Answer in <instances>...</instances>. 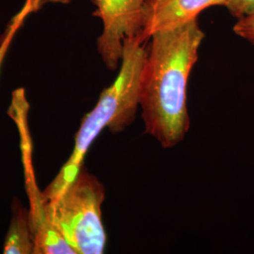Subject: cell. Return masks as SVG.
<instances>
[{
  "label": "cell",
  "instance_id": "cell-1",
  "mask_svg": "<svg viewBox=\"0 0 254 254\" xmlns=\"http://www.w3.org/2000/svg\"><path fill=\"white\" fill-rule=\"evenodd\" d=\"M150 39L139 84V109L146 134L169 149L182 142L190 128L188 84L204 33L194 19Z\"/></svg>",
  "mask_w": 254,
  "mask_h": 254
},
{
  "label": "cell",
  "instance_id": "cell-2",
  "mask_svg": "<svg viewBox=\"0 0 254 254\" xmlns=\"http://www.w3.org/2000/svg\"><path fill=\"white\" fill-rule=\"evenodd\" d=\"M148 50L139 35L127 38L121 68L114 82L102 91L95 107L82 119L73 152L44 191L46 200L59 197L81 170L85 156L103 130L118 133L129 127L139 109V84Z\"/></svg>",
  "mask_w": 254,
  "mask_h": 254
},
{
  "label": "cell",
  "instance_id": "cell-3",
  "mask_svg": "<svg viewBox=\"0 0 254 254\" xmlns=\"http://www.w3.org/2000/svg\"><path fill=\"white\" fill-rule=\"evenodd\" d=\"M105 197L103 184L83 166L66 190L48 201L51 222L75 254L105 252L107 234L102 220Z\"/></svg>",
  "mask_w": 254,
  "mask_h": 254
},
{
  "label": "cell",
  "instance_id": "cell-4",
  "mask_svg": "<svg viewBox=\"0 0 254 254\" xmlns=\"http://www.w3.org/2000/svg\"><path fill=\"white\" fill-rule=\"evenodd\" d=\"M29 104L23 88L12 92L9 115L15 123L20 136L25 186L29 201V222L34 241L35 254H75L55 228L48 214V201L37 185L32 161V139L28 125Z\"/></svg>",
  "mask_w": 254,
  "mask_h": 254
},
{
  "label": "cell",
  "instance_id": "cell-5",
  "mask_svg": "<svg viewBox=\"0 0 254 254\" xmlns=\"http://www.w3.org/2000/svg\"><path fill=\"white\" fill-rule=\"evenodd\" d=\"M96 15L102 19L103 32L97 40V49L109 70H116L121 63L124 42L140 35L145 0H92Z\"/></svg>",
  "mask_w": 254,
  "mask_h": 254
},
{
  "label": "cell",
  "instance_id": "cell-6",
  "mask_svg": "<svg viewBox=\"0 0 254 254\" xmlns=\"http://www.w3.org/2000/svg\"><path fill=\"white\" fill-rule=\"evenodd\" d=\"M227 0H145L140 38L146 42L154 33L181 27L203 9L225 6Z\"/></svg>",
  "mask_w": 254,
  "mask_h": 254
},
{
  "label": "cell",
  "instance_id": "cell-7",
  "mask_svg": "<svg viewBox=\"0 0 254 254\" xmlns=\"http://www.w3.org/2000/svg\"><path fill=\"white\" fill-rule=\"evenodd\" d=\"M3 254H34V241L29 216L24 207L15 206L6 236Z\"/></svg>",
  "mask_w": 254,
  "mask_h": 254
},
{
  "label": "cell",
  "instance_id": "cell-8",
  "mask_svg": "<svg viewBox=\"0 0 254 254\" xmlns=\"http://www.w3.org/2000/svg\"><path fill=\"white\" fill-rule=\"evenodd\" d=\"M33 8H34L33 0H27L23 9H21V11L19 12L18 14H16L15 17L12 19V21L10 22L9 27L7 28V31L0 43V69H1L3 62H4L6 54L9 50L12 39L14 38L16 32L18 31L19 27L22 26L27 14L33 9Z\"/></svg>",
  "mask_w": 254,
  "mask_h": 254
},
{
  "label": "cell",
  "instance_id": "cell-9",
  "mask_svg": "<svg viewBox=\"0 0 254 254\" xmlns=\"http://www.w3.org/2000/svg\"><path fill=\"white\" fill-rule=\"evenodd\" d=\"M234 31L236 35L254 46V13L237 19Z\"/></svg>",
  "mask_w": 254,
  "mask_h": 254
},
{
  "label": "cell",
  "instance_id": "cell-10",
  "mask_svg": "<svg viewBox=\"0 0 254 254\" xmlns=\"http://www.w3.org/2000/svg\"><path fill=\"white\" fill-rule=\"evenodd\" d=\"M225 7L237 19L254 13V0H227Z\"/></svg>",
  "mask_w": 254,
  "mask_h": 254
}]
</instances>
